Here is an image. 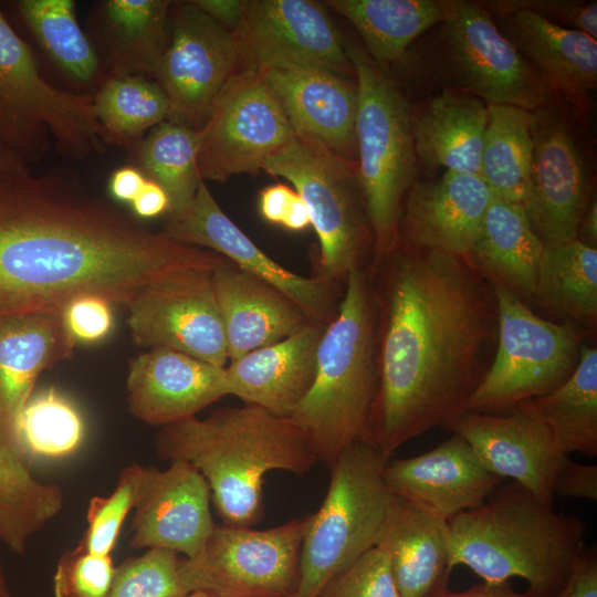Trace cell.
<instances>
[{"label": "cell", "mask_w": 597, "mask_h": 597, "mask_svg": "<svg viewBox=\"0 0 597 597\" xmlns=\"http://www.w3.org/2000/svg\"><path fill=\"white\" fill-rule=\"evenodd\" d=\"M367 274L378 370L369 442L391 458L465 410L495 355L498 300L464 258L398 237Z\"/></svg>", "instance_id": "1"}, {"label": "cell", "mask_w": 597, "mask_h": 597, "mask_svg": "<svg viewBox=\"0 0 597 597\" xmlns=\"http://www.w3.org/2000/svg\"><path fill=\"white\" fill-rule=\"evenodd\" d=\"M228 262L145 228L69 168L30 172L0 189V318L62 314L87 295L126 305L170 272Z\"/></svg>", "instance_id": "2"}, {"label": "cell", "mask_w": 597, "mask_h": 597, "mask_svg": "<svg viewBox=\"0 0 597 597\" xmlns=\"http://www.w3.org/2000/svg\"><path fill=\"white\" fill-rule=\"evenodd\" d=\"M157 454L185 461L207 481L224 524L251 526L263 516V484L271 471L306 473L317 459L287 417L250 404L216 409L161 427Z\"/></svg>", "instance_id": "3"}, {"label": "cell", "mask_w": 597, "mask_h": 597, "mask_svg": "<svg viewBox=\"0 0 597 597\" xmlns=\"http://www.w3.org/2000/svg\"><path fill=\"white\" fill-rule=\"evenodd\" d=\"M451 567L488 583L523 578L532 597H555L586 544V524L556 512L514 481L448 521Z\"/></svg>", "instance_id": "4"}, {"label": "cell", "mask_w": 597, "mask_h": 597, "mask_svg": "<svg viewBox=\"0 0 597 597\" xmlns=\"http://www.w3.org/2000/svg\"><path fill=\"white\" fill-rule=\"evenodd\" d=\"M378 394L376 313L367 268L353 271L316 354L313 384L289 417L317 462L331 468L357 441H369Z\"/></svg>", "instance_id": "5"}, {"label": "cell", "mask_w": 597, "mask_h": 597, "mask_svg": "<svg viewBox=\"0 0 597 597\" xmlns=\"http://www.w3.org/2000/svg\"><path fill=\"white\" fill-rule=\"evenodd\" d=\"M442 20L422 46V84L532 112L555 93L501 33L482 1L440 0Z\"/></svg>", "instance_id": "6"}, {"label": "cell", "mask_w": 597, "mask_h": 597, "mask_svg": "<svg viewBox=\"0 0 597 597\" xmlns=\"http://www.w3.org/2000/svg\"><path fill=\"white\" fill-rule=\"evenodd\" d=\"M344 45L357 82L358 176L375 255L397 239L404 200L416 181L412 106L387 67L375 62L360 43L344 40Z\"/></svg>", "instance_id": "7"}, {"label": "cell", "mask_w": 597, "mask_h": 597, "mask_svg": "<svg viewBox=\"0 0 597 597\" xmlns=\"http://www.w3.org/2000/svg\"><path fill=\"white\" fill-rule=\"evenodd\" d=\"M389 459L364 440L336 458L325 499L307 516L292 597H318L333 576L376 545L394 498L384 480Z\"/></svg>", "instance_id": "8"}, {"label": "cell", "mask_w": 597, "mask_h": 597, "mask_svg": "<svg viewBox=\"0 0 597 597\" xmlns=\"http://www.w3.org/2000/svg\"><path fill=\"white\" fill-rule=\"evenodd\" d=\"M0 136L28 164L42 160L52 145L73 160L102 154L106 146L93 95L50 84L1 11Z\"/></svg>", "instance_id": "9"}, {"label": "cell", "mask_w": 597, "mask_h": 597, "mask_svg": "<svg viewBox=\"0 0 597 597\" xmlns=\"http://www.w3.org/2000/svg\"><path fill=\"white\" fill-rule=\"evenodd\" d=\"M262 170L287 180L307 206L318 237L313 276L344 285L353 271L368 266L375 235L357 161L295 135L263 163Z\"/></svg>", "instance_id": "10"}, {"label": "cell", "mask_w": 597, "mask_h": 597, "mask_svg": "<svg viewBox=\"0 0 597 597\" xmlns=\"http://www.w3.org/2000/svg\"><path fill=\"white\" fill-rule=\"evenodd\" d=\"M499 332L493 362L465 410L495 413L513 410L524 400L546 395L575 371L590 332L572 322L554 323L526 303L494 286Z\"/></svg>", "instance_id": "11"}, {"label": "cell", "mask_w": 597, "mask_h": 597, "mask_svg": "<svg viewBox=\"0 0 597 597\" xmlns=\"http://www.w3.org/2000/svg\"><path fill=\"white\" fill-rule=\"evenodd\" d=\"M582 119L558 95L530 112L533 154L523 208L546 248L577 239L579 222L595 193Z\"/></svg>", "instance_id": "12"}, {"label": "cell", "mask_w": 597, "mask_h": 597, "mask_svg": "<svg viewBox=\"0 0 597 597\" xmlns=\"http://www.w3.org/2000/svg\"><path fill=\"white\" fill-rule=\"evenodd\" d=\"M306 522L265 530L216 524L200 551L180 559L182 586L218 597H292Z\"/></svg>", "instance_id": "13"}, {"label": "cell", "mask_w": 597, "mask_h": 597, "mask_svg": "<svg viewBox=\"0 0 597 597\" xmlns=\"http://www.w3.org/2000/svg\"><path fill=\"white\" fill-rule=\"evenodd\" d=\"M198 135L199 175L216 182L261 170L295 136L261 72L251 70L229 78Z\"/></svg>", "instance_id": "14"}, {"label": "cell", "mask_w": 597, "mask_h": 597, "mask_svg": "<svg viewBox=\"0 0 597 597\" xmlns=\"http://www.w3.org/2000/svg\"><path fill=\"white\" fill-rule=\"evenodd\" d=\"M233 34L237 72L316 67L355 78L344 39L324 2L245 0Z\"/></svg>", "instance_id": "15"}, {"label": "cell", "mask_w": 597, "mask_h": 597, "mask_svg": "<svg viewBox=\"0 0 597 597\" xmlns=\"http://www.w3.org/2000/svg\"><path fill=\"white\" fill-rule=\"evenodd\" d=\"M237 64L233 32L190 1H172L168 40L155 75L168 98L167 121L199 130Z\"/></svg>", "instance_id": "16"}, {"label": "cell", "mask_w": 597, "mask_h": 597, "mask_svg": "<svg viewBox=\"0 0 597 597\" xmlns=\"http://www.w3.org/2000/svg\"><path fill=\"white\" fill-rule=\"evenodd\" d=\"M126 306L127 325L137 345L227 366V342L212 271L170 272L142 287Z\"/></svg>", "instance_id": "17"}, {"label": "cell", "mask_w": 597, "mask_h": 597, "mask_svg": "<svg viewBox=\"0 0 597 597\" xmlns=\"http://www.w3.org/2000/svg\"><path fill=\"white\" fill-rule=\"evenodd\" d=\"M163 232L179 242L213 251L270 283L314 322L327 324L337 312L341 284L296 274L270 258L224 213L205 180L189 208L168 217Z\"/></svg>", "instance_id": "18"}, {"label": "cell", "mask_w": 597, "mask_h": 597, "mask_svg": "<svg viewBox=\"0 0 597 597\" xmlns=\"http://www.w3.org/2000/svg\"><path fill=\"white\" fill-rule=\"evenodd\" d=\"M443 428L464 439L488 471L552 505L554 476L568 455L556 449L549 429L534 413L520 406L507 416L464 410Z\"/></svg>", "instance_id": "19"}, {"label": "cell", "mask_w": 597, "mask_h": 597, "mask_svg": "<svg viewBox=\"0 0 597 597\" xmlns=\"http://www.w3.org/2000/svg\"><path fill=\"white\" fill-rule=\"evenodd\" d=\"M210 500L207 481L191 464L171 461L164 471L144 467L132 521V547L193 556L216 526Z\"/></svg>", "instance_id": "20"}, {"label": "cell", "mask_w": 597, "mask_h": 597, "mask_svg": "<svg viewBox=\"0 0 597 597\" xmlns=\"http://www.w3.org/2000/svg\"><path fill=\"white\" fill-rule=\"evenodd\" d=\"M127 408L140 421L166 427L229 396L226 367L166 349L149 348L129 362Z\"/></svg>", "instance_id": "21"}, {"label": "cell", "mask_w": 597, "mask_h": 597, "mask_svg": "<svg viewBox=\"0 0 597 597\" xmlns=\"http://www.w3.org/2000/svg\"><path fill=\"white\" fill-rule=\"evenodd\" d=\"M491 197L476 175L446 170L434 179L416 180L404 200L398 238L412 247L467 259Z\"/></svg>", "instance_id": "22"}, {"label": "cell", "mask_w": 597, "mask_h": 597, "mask_svg": "<svg viewBox=\"0 0 597 597\" xmlns=\"http://www.w3.org/2000/svg\"><path fill=\"white\" fill-rule=\"evenodd\" d=\"M384 480L392 494L446 521L479 506L504 481L488 471L458 434L425 453L389 459Z\"/></svg>", "instance_id": "23"}, {"label": "cell", "mask_w": 597, "mask_h": 597, "mask_svg": "<svg viewBox=\"0 0 597 597\" xmlns=\"http://www.w3.org/2000/svg\"><path fill=\"white\" fill-rule=\"evenodd\" d=\"M262 77L297 136L357 161V82L316 67L270 69Z\"/></svg>", "instance_id": "24"}, {"label": "cell", "mask_w": 597, "mask_h": 597, "mask_svg": "<svg viewBox=\"0 0 597 597\" xmlns=\"http://www.w3.org/2000/svg\"><path fill=\"white\" fill-rule=\"evenodd\" d=\"M75 345L60 313L0 318V442L23 458L18 431L22 410L39 376L70 358Z\"/></svg>", "instance_id": "25"}, {"label": "cell", "mask_w": 597, "mask_h": 597, "mask_svg": "<svg viewBox=\"0 0 597 597\" xmlns=\"http://www.w3.org/2000/svg\"><path fill=\"white\" fill-rule=\"evenodd\" d=\"M501 33L553 92L585 117L597 87V41L532 12L492 15Z\"/></svg>", "instance_id": "26"}, {"label": "cell", "mask_w": 597, "mask_h": 597, "mask_svg": "<svg viewBox=\"0 0 597 597\" xmlns=\"http://www.w3.org/2000/svg\"><path fill=\"white\" fill-rule=\"evenodd\" d=\"M327 324L312 321L277 343L229 362L230 395L289 418L313 384L317 347Z\"/></svg>", "instance_id": "27"}, {"label": "cell", "mask_w": 597, "mask_h": 597, "mask_svg": "<svg viewBox=\"0 0 597 597\" xmlns=\"http://www.w3.org/2000/svg\"><path fill=\"white\" fill-rule=\"evenodd\" d=\"M212 283L228 362L277 343L312 322L286 294L231 262L212 271Z\"/></svg>", "instance_id": "28"}, {"label": "cell", "mask_w": 597, "mask_h": 597, "mask_svg": "<svg viewBox=\"0 0 597 597\" xmlns=\"http://www.w3.org/2000/svg\"><path fill=\"white\" fill-rule=\"evenodd\" d=\"M386 554L401 597H437L452 572L448 521L394 494L376 545Z\"/></svg>", "instance_id": "29"}, {"label": "cell", "mask_w": 597, "mask_h": 597, "mask_svg": "<svg viewBox=\"0 0 597 597\" xmlns=\"http://www.w3.org/2000/svg\"><path fill=\"white\" fill-rule=\"evenodd\" d=\"M488 104L457 91L441 90L417 109L411 129L417 161L423 168L481 176Z\"/></svg>", "instance_id": "30"}, {"label": "cell", "mask_w": 597, "mask_h": 597, "mask_svg": "<svg viewBox=\"0 0 597 597\" xmlns=\"http://www.w3.org/2000/svg\"><path fill=\"white\" fill-rule=\"evenodd\" d=\"M544 245L530 227L522 203L492 193L465 260L493 286L535 303L536 273Z\"/></svg>", "instance_id": "31"}, {"label": "cell", "mask_w": 597, "mask_h": 597, "mask_svg": "<svg viewBox=\"0 0 597 597\" xmlns=\"http://www.w3.org/2000/svg\"><path fill=\"white\" fill-rule=\"evenodd\" d=\"M169 0H107L98 10L100 34L113 75L155 77L168 40Z\"/></svg>", "instance_id": "32"}, {"label": "cell", "mask_w": 597, "mask_h": 597, "mask_svg": "<svg viewBox=\"0 0 597 597\" xmlns=\"http://www.w3.org/2000/svg\"><path fill=\"white\" fill-rule=\"evenodd\" d=\"M359 34L363 48L387 67L406 57L412 42L441 22L440 0H328Z\"/></svg>", "instance_id": "33"}, {"label": "cell", "mask_w": 597, "mask_h": 597, "mask_svg": "<svg viewBox=\"0 0 597 597\" xmlns=\"http://www.w3.org/2000/svg\"><path fill=\"white\" fill-rule=\"evenodd\" d=\"M517 406L531 411L549 429L564 455H597V349L586 343L573 375L553 391ZM516 406V407H517Z\"/></svg>", "instance_id": "34"}, {"label": "cell", "mask_w": 597, "mask_h": 597, "mask_svg": "<svg viewBox=\"0 0 597 597\" xmlns=\"http://www.w3.org/2000/svg\"><path fill=\"white\" fill-rule=\"evenodd\" d=\"M535 303L590 333L597 324V249L575 239L544 248L535 285Z\"/></svg>", "instance_id": "35"}, {"label": "cell", "mask_w": 597, "mask_h": 597, "mask_svg": "<svg viewBox=\"0 0 597 597\" xmlns=\"http://www.w3.org/2000/svg\"><path fill=\"white\" fill-rule=\"evenodd\" d=\"M63 491L39 481L27 461L0 442V544L24 553L29 540L62 510Z\"/></svg>", "instance_id": "36"}, {"label": "cell", "mask_w": 597, "mask_h": 597, "mask_svg": "<svg viewBox=\"0 0 597 597\" xmlns=\"http://www.w3.org/2000/svg\"><path fill=\"white\" fill-rule=\"evenodd\" d=\"M198 130L165 121L129 147V164L166 191L168 217L182 213L192 203L201 177L197 157Z\"/></svg>", "instance_id": "37"}, {"label": "cell", "mask_w": 597, "mask_h": 597, "mask_svg": "<svg viewBox=\"0 0 597 597\" xmlns=\"http://www.w3.org/2000/svg\"><path fill=\"white\" fill-rule=\"evenodd\" d=\"M532 154L530 112L511 105L488 104L481 177L494 196L523 205Z\"/></svg>", "instance_id": "38"}, {"label": "cell", "mask_w": 597, "mask_h": 597, "mask_svg": "<svg viewBox=\"0 0 597 597\" xmlns=\"http://www.w3.org/2000/svg\"><path fill=\"white\" fill-rule=\"evenodd\" d=\"M93 102L105 143L127 148L167 121L169 113L161 86L144 76H107Z\"/></svg>", "instance_id": "39"}, {"label": "cell", "mask_w": 597, "mask_h": 597, "mask_svg": "<svg viewBox=\"0 0 597 597\" xmlns=\"http://www.w3.org/2000/svg\"><path fill=\"white\" fill-rule=\"evenodd\" d=\"M15 7L51 61L71 80L94 82L100 56L81 29L73 0H20Z\"/></svg>", "instance_id": "40"}, {"label": "cell", "mask_w": 597, "mask_h": 597, "mask_svg": "<svg viewBox=\"0 0 597 597\" xmlns=\"http://www.w3.org/2000/svg\"><path fill=\"white\" fill-rule=\"evenodd\" d=\"M18 431L24 458L59 459L78 449L85 427L75 406L50 388L31 396L22 410Z\"/></svg>", "instance_id": "41"}, {"label": "cell", "mask_w": 597, "mask_h": 597, "mask_svg": "<svg viewBox=\"0 0 597 597\" xmlns=\"http://www.w3.org/2000/svg\"><path fill=\"white\" fill-rule=\"evenodd\" d=\"M144 467L133 463L119 472L116 486L107 496H93L87 506V527L80 546L97 555H111L123 523L136 504Z\"/></svg>", "instance_id": "42"}, {"label": "cell", "mask_w": 597, "mask_h": 597, "mask_svg": "<svg viewBox=\"0 0 597 597\" xmlns=\"http://www.w3.org/2000/svg\"><path fill=\"white\" fill-rule=\"evenodd\" d=\"M179 562L177 553L164 548L127 558L116 567L105 597H186Z\"/></svg>", "instance_id": "43"}, {"label": "cell", "mask_w": 597, "mask_h": 597, "mask_svg": "<svg viewBox=\"0 0 597 597\" xmlns=\"http://www.w3.org/2000/svg\"><path fill=\"white\" fill-rule=\"evenodd\" d=\"M115 569L111 555L92 554L77 545L57 562L53 576L54 597H105Z\"/></svg>", "instance_id": "44"}, {"label": "cell", "mask_w": 597, "mask_h": 597, "mask_svg": "<svg viewBox=\"0 0 597 597\" xmlns=\"http://www.w3.org/2000/svg\"><path fill=\"white\" fill-rule=\"evenodd\" d=\"M318 597H401L388 558L374 546L333 576Z\"/></svg>", "instance_id": "45"}, {"label": "cell", "mask_w": 597, "mask_h": 597, "mask_svg": "<svg viewBox=\"0 0 597 597\" xmlns=\"http://www.w3.org/2000/svg\"><path fill=\"white\" fill-rule=\"evenodd\" d=\"M482 3L492 15L528 11L552 23L597 39L596 0H488Z\"/></svg>", "instance_id": "46"}, {"label": "cell", "mask_w": 597, "mask_h": 597, "mask_svg": "<svg viewBox=\"0 0 597 597\" xmlns=\"http://www.w3.org/2000/svg\"><path fill=\"white\" fill-rule=\"evenodd\" d=\"M258 205L265 221L287 231L298 232L311 226L306 203L293 187L285 184L276 182L261 189Z\"/></svg>", "instance_id": "47"}, {"label": "cell", "mask_w": 597, "mask_h": 597, "mask_svg": "<svg viewBox=\"0 0 597 597\" xmlns=\"http://www.w3.org/2000/svg\"><path fill=\"white\" fill-rule=\"evenodd\" d=\"M112 304L97 296H82L72 301L62 312L64 325L77 342L95 343L113 327Z\"/></svg>", "instance_id": "48"}, {"label": "cell", "mask_w": 597, "mask_h": 597, "mask_svg": "<svg viewBox=\"0 0 597 597\" xmlns=\"http://www.w3.org/2000/svg\"><path fill=\"white\" fill-rule=\"evenodd\" d=\"M554 496L597 500V465L578 463L565 457L553 481Z\"/></svg>", "instance_id": "49"}, {"label": "cell", "mask_w": 597, "mask_h": 597, "mask_svg": "<svg viewBox=\"0 0 597 597\" xmlns=\"http://www.w3.org/2000/svg\"><path fill=\"white\" fill-rule=\"evenodd\" d=\"M555 597H597V548L586 546Z\"/></svg>", "instance_id": "50"}, {"label": "cell", "mask_w": 597, "mask_h": 597, "mask_svg": "<svg viewBox=\"0 0 597 597\" xmlns=\"http://www.w3.org/2000/svg\"><path fill=\"white\" fill-rule=\"evenodd\" d=\"M136 217L157 218L169 213L170 202L166 191L157 182L146 178L142 189L130 203Z\"/></svg>", "instance_id": "51"}, {"label": "cell", "mask_w": 597, "mask_h": 597, "mask_svg": "<svg viewBox=\"0 0 597 597\" xmlns=\"http://www.w3.org/2000/svg\"><path fill=\"white\" fill-rule=\"evenodd\" d=\"M146 177L135 166L126 164L112 172L108 191L113 199L132 203L142 189Z\"/></svg>", "instance_id": "52"}, {"label": "cell", "mask_w": 597, "mask_h": 597, "mask_svg": "<svg viewBox=\"0 0 597 597\" xmlns=\"http://www.w3.org/2000/svg\"><path fill=\"white\" fill-rule=\"evenodd\" d=\"M212 20L234 32L242 18L245 0H189Z\"/></svg>", "instance_id": "53"}, {"label": "cell", "mask_w": 597, "mask_h": 597, "mask_svg": "<svg viewBox=\"0 0 597 597\" xmlns=\"http://www.w3.org/2000/svg\"><path fill=\"white\" fill-rule=\"evenodd\" d=\"M29 174L28 163L0 136V189Z\"/></svg>", "instance_id": "54"}, {"label": "cell", "mask_w": 597, "mask_h": 597, "mask_svg": "<svg viewBox=\"0 0 597 597\" xmlns=\"http://www.w3.org/2000/svg\"><path fill=\"white\" fill-rule=\"evenodd\" d=\"M437 597H532L528 593L516 591L510 580L502 583L484 582L474 585L463 591H450L449 589Z\"/></svg>", "instance_id": "55"}, {"label": "cell", "mask_w": 597, "mask_h": 597, "mask_svg": "<svg viewBox=\"0 0 597 597\" xmlns=\"http://www.w3.org/2000/svg\"><path fill=\"white\" fill-rule=\"evenodd\" d=\"M577 240L597 249V199L594 193L579 222Z\"/></svg>", "instance_id": "56"}, {"label": "cell", "mask_w": 597, "mask_h": 597, "mask_svg": "<svg viewBox=\"0 0 597 597\" xmlns=\"http://www.w3.org/2000/svg\"><path fill=\"white\" fill-rule=\"evenodd\" d=\"M0 597H14L9 586L0 555Z\"/></svg>", "instance_id": "57"}, {"label": "cell", "mask_w": 597, "mask_h": 597, "mask_svg": "<svg viewBox=\"0 0 597 597\" xmlns=\"http://www.w3.org/2000/svg\"><path fill=\"white\" fill-rule=\"evenodd\" d=\"M186 597H218V596L207 594L203 591H191Z\"/></svg>", "instance_id": "58"}]
</instances>
